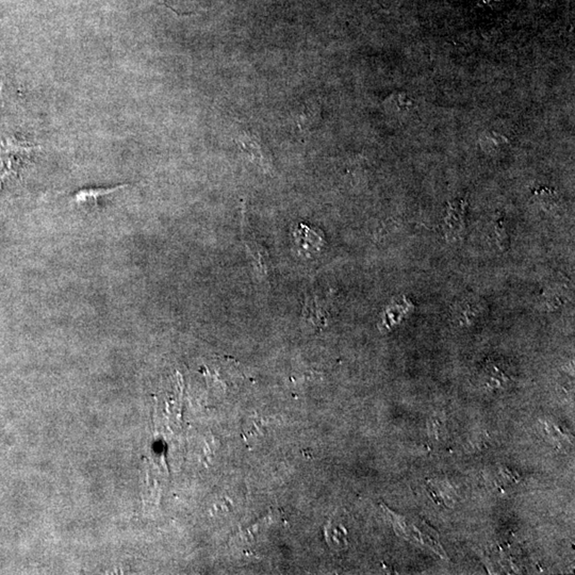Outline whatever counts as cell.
<instances>
[{
    "label": "cell",
    "mask_w": 575,
    "mask_h": 575,
    "mask_svg": "<svg viewBox=\"0 0 575 575\" xmlns=\"http://www.w3.org/2000/svg\"><path fill=\"white\" fill-rule=\"evenodd\" d=\"M236 142L241 149L242 153L248 159L262 168L263 170H269L272 168V159L269 149L260 138L250 132H240L236 138Z\"/></svg>",
    "instance_id": "6da1fadb"
},
{
    "label": "cell",
    "mask_w": 575,
    "mask_h": 575,
    "mask_svg": "<svg viewBox=\"0 0 575 575\" xmlns=\"http://www.w3.org/2000/svg\"><path fill=\"white\" fill-rule=\"evenodd\" d=\"M126 187H127V185H122L113 187H98V189H92V187H90V189L80 190V191H78L77 193L74 195L73 201L77 204H88L91 199H92V203L91 204L96 205L100 197L111 194L113 192L119 191V190L125 189Z\"/></svg>",
    "instance_id": "7a4b0ae2"
},
{
    "label": "cell",
    "mask_w": 575,
    "mask_h": 575,
    "mask_svg": "<svg viewBox=\"0 0 575 575\" xmlns=\"http://www.w3.org/2000/svg\"><path fill=\"white\" fill-rule=\"evenodd\" d=\"M315 103L313 104H306L301 109L300 112L298 113V124L301 129L306 130L315 123V117H318L319 113L317 111Z\"/></svg>",
    "instance_id": "3957f363"
}]
</instances>
